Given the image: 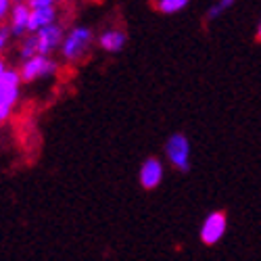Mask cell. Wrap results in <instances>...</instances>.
Returning <instances> with one entry per match:
<instances>
[{"label": "cell", "instance_id": "7", "mask_svg": "<svg viewBox=\"0 0 261 261\" xmlns=\"http://www.w3.org/2000/svg\"><path fill=\"white\" fill-rule=\"evenodd\" d=\"M163 180V163L157 157H148L140 167V184L146 190H153Z\"/></svg>", "mask_w": 261, "mask_h": 261}, {"label": "cell", "instance_id": "15", "mask_svg": "<svg viewBox=\"0 0 261 261\" xmlns=\"http://www.w3.org/2000/svg\"><path fill=\"white\" fill-rule=\"evenodd\" d=\"M7 11H9V3H7V0H3V3H0V15H7Z\"/></svg>", "mask_w": 261, "mask_h": 261}, {"label": "cell", "instance_id": "16", "mask_svg": "<svg viewBox=\"0 0 261 261\" xmlns=\"http://www.w3.org/2000/svg\"><path fill=\"white\" fill-rule=\"evenodd\" d=\"M257 40L261 42V23H259V30H257Z\"/></svg>", "mask_w": 261, "mask_h": 261}, {"label": "cell", "instance_id": "12", "mask_svg": "<svg viewBox=\"0 0 261 261\" xmlns=\"http://www.w3.org/2000/svg\"><path fill=\"white\" fill-rule=\"evenodd\" d=\"M155 7H157L161 13L171 15V13H178V11L186 9V7H188V0H161V3H157Z\"/></svg>", "mask_w": 261, "mask_h": 261}, {"label": "cell", "instance_id": "10", "mask_svg": "<svg viewBox=\"0 0 261 261\" xmlns=\"http://www.w3.org/2000/svg\"><path fill=\"white\" fill-rule=\"evenodd\" d=\"M125 34L119 32V30H109L105 32L100 38H98V44L100 48H105L107 53H119L123 46H125Z\"/></svg>", "mask_w": 261, "mask_h": 261}, {"label": "cell", "instance_id": "14", "mask_svg": "<svg viewBox=\"0 0 261 261\" xmlns=\"http://www.w3.org/2000/svg\"><path fill=\"white\" fill-rule=\"evenodd\" d=\"M9 32H11V30H7V28H3V32H0V44H3V46H7V38H9Z\"/></svg>", "mask_w": 261, "mask_h": 261}, {"label": "cell", "instance_id": "9", "mask_svg": "<svg viewBox=\"0 0 261 261\" xmlns=\"http://www.w3.org/2000/svg\"><path fill=\"white\" fill-rule=\"evenodd\" d=\"M30 19H32L30 3H15L13 5V25H11L13 36H21L23 32H28Z\"/></svg>", "mask_w": 261, "mask_h": 261}, {"label": "cell", "instance_id": "8", "mask_svg": "<svg viewBox=\"0 0 261 261\" xmlns=\"http://www.w3.org/2000/svg\"><path fill=\"white\" fill-rule=\"evenodd\" d=\"M38 40V55L46 57L55 50V46H59L61 42V28L59 25H48L44 30H40L38 34H34Z\"/></svg>", "mask_w": 261, "mask_h": 261}, {"label": "cell", "instance_id": "11", "mask_svg": "<svg viewBox=\"0 0 261 261\" xmlns=\"http://www.w3.org/2000/svg\"><path fill=\"white\" fill-rule=\"evenodd\" d=\"M21 59H23V63H28V61H32V59H36V57H40L38 55V40H36V36H30L25 42H23V46H21Z\"/></svg>", "mask_w": 261, "mask_h": 261}, {"label": "cell", "instance_id": "3", "mask_svg": "<svg viewBox=\"0 0 261 261\" xmlns=\"http://www.w3.org/2000/svg\"><path fill=\"white\" fill-rule=\"evenodd\" d=\"M92 42V32L88 28H75L69 32V36L63 42V57L67 61H75L84 55V50L88 48Z\"/></svg>", "mask_w": 261, "mask_h": 261}, {"label": "cell", "instance_id": "13", "mask_svg": "<svg viewBox=\"0 0 261 261\" xmlns=\"http://www.w3.org/2000/svg\"><path fill=\"white\" fill-rule=\"evenodd\" d=\"M232 7H234L232 0H222L220 5H215V7H211V9L207 11V19H215V17H220V15H222V11L232 9Z\"/></svg>", "mask_w": 261, "mask_h": 261}, {"label": "cell", "instance_id": "2", "mask_svg": "<svg viewBox=\"0 0 261 261\" xmlns=\"http://www.w3.org/2000/svg\"><path fill=\"white\" fill-rule=\"evenodd\" d=\"M19 80H21V73H17V71L3 69V73H0V119L3 121L9 117L11 107L17 102Z\"/></svg>", "mask_w": 261, "mask_h": 261}, {"label": "cell", "instance_id": "1", "mask_svg": "<svg viewBox=\"0 0 261 261\" xmlns=\"http://www.w3.org/2000/svg\"><path fill=\"white\" fill-rule=\"evenodd\" d=\"M165 153L176 169H180L182 173L190 171V142L184 134H171L165 142Z\"/></svg>", "mask_w": 261, "mask_h": 261}, {"label": "cell", "instance_id": "6", "mask_svg": "<svg viewBox=\"0 0 261 261\" xmlns=\"http://www.w3.org/2000/svg\"><path fill=\"white\" fill-rule=\"evenodd\" d=\"M57 73V63L46 59V57H36L28 63H23L21 69V80L23 82H34L40 75H55Z\"/></svg>", "mask_w": 261, "mask_h": 261}, {"label": "cell", "instance_id": "4", "mask_svg": "<svg viewBox=\"0 0 261 261\" xmlns=\"http://www.w3.org/2000/svg\"><path fill=\"white\" fill-rule=\"evenodd\" d=\"M228 228V220H226V213L224 211H213L205 217V222L201 226V241L205 245H217L222 241V236L226 234Z\"/></svg>", "mask_w": 261, "mask_h": 261}, {"label": "cell", "instance_id": "5", "mask_svg": "<svg viewBox=\"0 0 261 261\" xmlns=\"http://www.w3.org/2000/svg\"><path fill=\"white\" fill-rule=\"evenodd\" d=\"M30 9H32V19L28 32L38 34L40 30L55 25V3H50V0H32Z\"/></svg>", "mask_w": 261, "mask_h": 261}]
</instances>
